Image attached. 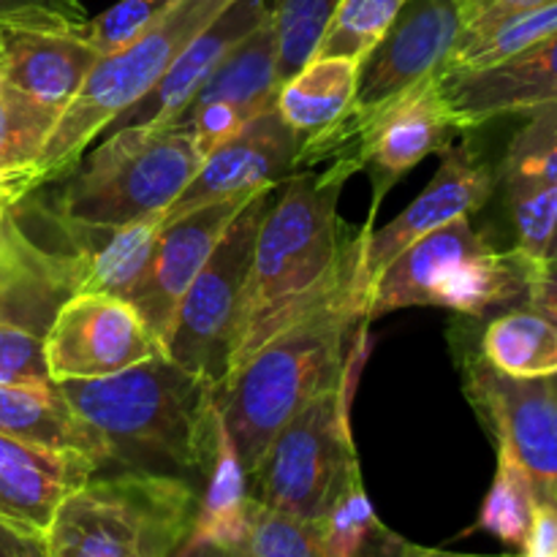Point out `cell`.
<instances>
[{"label": "cell", "instance_id": "cell-34", "mask_svg": "<svg viewBox=\"0 0 557 557\" xmlns=\"http://www.w3.org/2000/svg\"><path fill=\"white\" fill-rule=\"evenodd\" d=\"M500 180L557 185V101L528 112L500 163Z\"/></svg>", "mask_w": 557, "mask_h": 557}, {"label": "cell", "instance_id": "cell-43", "mask_svg": "<svg viewBox=\"0 0 557 557\" xmlns=\"http://www.w3.org/2000/svg\"><path fill=\"white\" fill-rule=\"evenodd\" d=\"M0 557H49L47 536L22 531L14 522L0 517Z\"/></svg>", "mask_w": 557, "mask_h": 557}, {"label": "cell", "instance_id": "cell-24", "mask_svg": "<svg viewBox=\"0 0 557 557\" xmlns=\"http://www.w3.org/2000/svg\"><path fill=\"white\" fill-rule=\"evenodd\" d=\"M0 433L27 444L74 449L103 466L109 446L60 395L58 384H0Z\"/></svg>", "mask_w": 557, "mask_h": 557}, {"label": "cell", "instance_id": "cell-4", "mask_svg": "<svg viewBox=\"0 0 557 557\" xmlns=\"http://www.w3.org/2000/svg\"><path fill=\"white\" fill-rule=\"evenodd\" d=\"M199 493L156 471L92 476L63 500L47 531L49 557H174L194 528Z\"/></svg>", "mask_w": 557, "mask_h": 557}, {"label": "cell", "instance_id": "cell-40", "mask_svg": "<svg viewBox=\"0 0 557 557\" xmlns=\"http://www.w3.org/2000/svg\"><path fill=\"white\" fill-rule=\"evenodd\" d=\"M90 20L82 0H0V22L52 25L82 30Z\"/></svg>", "mask_w": 557, "mask_h": 557}, {"label": "cell", "instance_id": "cell-5", "mask_svg": "<svg viewBox=\"0 0 557 557\" xmlns=\"http://www.w3.org/2000/svg\"><path fill=\"white\" fill-rule=\"evenodd\" d=\"M188 125H136L103 134L74 166L54 212L96 226H125L166 212L201 163Z\"/></svg>", "mask_w": 557, "mask_h": 557}, {"label": "cell", "instance_id": "cell-8", "mask_svg": "<svg viewBox=\"0 0 557 557\" xmlns=\"http://www.w3.org/2000/svg\"><path fill=\"white\" fill-rule=\"evenodd\" d=\"M277 188H264L239 210L180 302L166 357L180 368L221 386L228 375L234 315L253 259L256 237Z\"/></svg>", "mask_w": 557, "mask_h": 557}, {"label": "cell", "instance_id": "cell-14", "mask_svg": "<svg viewBox=\"0 0 557 557\" xmlns=\"http://www.w3.org/2000/svg\"><path fill=\"white\" fill-rule=\"evenodd\" d=\"M299 172V141L275 107L256 114L232 139L201 158L199 169L166 210L180 218L215 201L275 188Z\"/></svg>", "mask_w": 557, "mask_h": 557}, {"label": "cell", "instance_id": "cell-48", "mask_svg": "<svg viewBox=\"0 0 557 557\" xmlns=\"http://www.w3.org/2000/svg\"><path fill=\"white\" fill-rule=\"evenodd\" d=\"M544 261H557V221H555L553 239H549V245H547V253H544Z\"/></svg>", "mask_w": 557, "mask_h": 557}, {"label": "cell", "instance_id": "cell-49", "mask_svg": "<svg viewBox=\"0 0 557 557\" xmlns=\"http://www.w3.org/2000/svg\"><path fill=\"white\" fill-rule=\"evenodd\" d=\"M549 381H553V386H555V392H557V375H553V379H549Z\"/></svg>", "mask_w": 557, "mask_h": 557}, {"label": "cell", "instance_id": "cell-15", "mask_svg": "<svg viewBox=\"0 0 557 557\" xmlns=\"http://www.w3.org/2000/svg\"><path fill=\"white\" fill-rule=\"evenodd\" d=\"M256 194L215 201V205L199 207V210L169 218L163 223L150 267H147L136 294L131 297V302L139 308L152 332L161 337L163 348H166L169 332H172L174 315H177L185 292L199 275L205 261L210 259L215 245L221 243L226 228L232 226L234 218L239 215V210Z\"/></svg>", "mask_w": 557, "mask_h": 557}, {"label": "cell", "instance_id": "cell-39", "mask_svg": "<svg viewBox=\"0 0 557 557\" xmlns=\"http://www.w3.org/2000/svg\"><path fill=\"white\" fill-rule=\"evenodd\" d=\"M177 123L188 125L196 145H199L201 156H207V152L215 150L218 145L232 139V136L248 123V117L226 101H207L190 107L188 112L183 114V120H177Z\"/></svg>", "mask_w": 557, "mask_h": 557}, {"label": "cell", "instance_id": "cell-22", "mask_svg": "<svg viewBox=\"0 0 557 557\" xmlns=\"http://www.w3.org/2000/svg\"><path fill=\"white\" fill-rule=\"evenodd\" d=\"M484 248H490V243L471 226L468 215L424 234L389 261L364 292V319L373 321L403 308H435L441 288L457 267Z\"/></svg>", "mask_w": 557, "mask_h": 557}, {"label": "cell", "instance_id": "cell-44", "mask_svg": "<svg viewBox=\"0 0 557 557\" xmlns=\"http://www.w3.org/2000/svg\"><path fill=\"white\" fill-rule=\"evenodd\" d=\"M30 190H36L33 172H0V226H3L11 207H16L22 199H27Z\"/></svg>", "mask_w": 557, "mask_h": 557}, {"label": "cell", "instance_id": "cell-28", "mask_svg": "<svg viewBox=\"0 0 557 557\" xmlns=\"http://www.w3.org/2000/svg\"><path fill=\"white\" fill-rule=\"evenodd\" d=\"M479 354L511 379H553L557 330L533 308H511L490 321Z\"/></svg>", "mask_w": 557, "mask_h": 557}, {"label": "cell", "instance_id": "cell-16", "mask_svg": "<svg viewBox=\"0 0 557 557\" xmlns=\"http://www.w3.org/2000/svg\"><path fill=\"white\" fill-rule=\"evenodd\" d=\"M41 212L63 239V248L47 250L69 261L74 294H112L123 299H131L139 288L156 253L158 234L166 223V212L139 218L125 226H96L69 221L54 210Z\"/></svg>", "mask_w": 557, "mask_h": 557}, {"label": "cell", "instance_id": "cell-12", "mask_svg": "<svg viewBox=\"0 0 557 557\" xmlns=\"http://www.w3.org/2000/svg\"><path fill=\"white\" fill-rule=\"evenodd\" d=\"M462 30V0H408L359 60L354 109L379 107L446 69Z\"/></svg>", "mask_w": 557, "mask_h": 557}, {"label": "cell", "instance_id": "cell-42", "mask_svg": "<svg viewBox=\"0 0 557 557\" xmlns=\"http://www.w3.org/2000/svg\"><path fill=\"white\" fill-rule=\"evenodd\" d=\"M522 557H557V506L539 500L531 531L522 544Z\"/></svg>", "mask_w": 557, "mask_h": 557}, {"label": "cell", "instance_id": "cell-1", "mask_svg": "<svg viewBox=\"0 0 557 557\" xmlns=\"http://www.w3.org/2000/svg\"><path fill=\"white\" fill-rule=\"evenodd\" d=\"M357 172L337 156L324 174H292L261 221L253 259L234 315L228 375L277 330L335 292L359 264L362 234L343 239L337 201ZM226 375V379H228Z\"/></svg>", "mask_w": 557, "mask_h": 557}, {"label": "cell", "instance_id": "cell-9", "mask_svg": "<svg viewBox=\"0 0 557 557\" xmlns=\"http://www.w3.org/2000/svg\"><path fill=\"white\" fill-rule=\"evenodd\" d=\"M156 357H166L161 337L131 299L112 294H71L44 332L54 384L103 379Z\"/></svg>", "mask_w": 557, "mask_h": 557}, {"label": "cell", "instance_id": "cell-31", "mask_svg": "<svg viewBox=\"0 0 557 557\" xmlns=\"http://www.w3.org/2000/svg\"><path fill=\"white\" fill-rule=\"evenodd\" d=\"M58 117V109L5 82L0 87V172H33Z\"/></svg>", "mask_w": 557, "mask_h": 557}, {"label": "cell", "instance_id": "cell-38", "mask_svg": "<svg viewBox=\"0 0 557 557\" xmlns=\"http://www.w3.org/2000/svg\"><path fill=\"white\" fill-rule=\"evenodd\" d=\"M0 384H54L44 359V335L0 319Z\"/></svg>", "mask_w": 557, "mask_h": 557}, {"label": "cell", "instance_id": "cell-13", "mask_svg": "<svg viewBox=\"0 0 557 557\" xmlns=\"http://www.w3.org/2000/svg\"><path fill=\"white\" fill-rule=\"evenodd\" d=\"M490 196H493V174H490L487 163L473 152V147L468 141L446 147V156L433 183L395 221L386 223L384 228H373V215H370L357 264L359 302L364 299V292L373 286L375 277L386 270V264L395 261L408 245L446 226L455 218H466L482 210Z\"/></svg>", "mask_w": 557, "mask_h": 557}, {"label": "cell", "instance_id": "cell-35", "mask_svg": "<svg viewBox=\"0 0 557 557\" xmlns=\"http://www.w3.org/2000/svg\"><path fill=\"white\" fill-rule=\"evenodd\" d=\"M406 3L408 0H341L315 54L362 60Z\"/></svg>", "mask_w": 557, "mask_h": 557}, {"label": "cell", "instance_id": "cell-21", "mask_svg": "<svg viewBox=\"0 0 557 557\" xmlns=\"http://www.w3.org/2000/svg\"><path fill=\"white\" fill-rule=\"evenodd\" d=\"M101 54L79 30L0 22V71L25 96L63 112Z\"/></svg>", "mask_w": 557, "mask_h": 557}, {"label": "cell", "instance_id": "cell-26", "mask_svg": "<svg viewBox=\"0 0 557 557\" xmlns=\"http://www.w3.org/2000/svg\"><path fill=\"white\" fill-rule=\"evenodd\" d=\"M248 536V471L239 460L237 444L228 435L226 422L218 417L212 444L207 490L199 495L194 528L185 542L243 547Z\"/></svg>", "mask_w": 557, "mask_h": 557}, {"label": "cell", "instance_id": "cell-27", "mask_svg": "<svg viewBox=\"0 0 557 557\" xmlns=\"http://www.w3.org/2000/svg\"><path fill=\"white\" fill-rule=\"evenodd\" d=\"M557 30V0L506 14L462 22L451 58L444 71H479L498 65ZM441 71V74H444Z\"/></svg>", "mask_w": 557, "mask_h": 557}, {"label": "cell", "instance_id": "cell-19", "mask_svg": "<svg viewBox=\"0 0 557 557\" xmlns=\"http://www.w3.org/2000/svg\"><path fill=\"white\" fill-rule=\"evenodd\" d=\"M101 462L74 449L27 444L0 433V517L47 536L69 495L85 487Z\"/></svg>", "mask_w": 557, "mask_h": 557}, {"label": "cell", "instance_id": "cell-37", "mask_svg": "<svg viewBox=\"0 0 557 557\" xmlns=\"http://www.w3.org/2000/svg\"><path fill=\"white\" fill-rule=\"evenodd\" d=\"M174 3L177 0H117L103 14L87 20L79 33L101 58L114 54L147 33Z\"/></svg>", "mask_w": 557, "mask_h": 557}, {"label": "cell", "instance_id": "cell-2", "mask_svg": "<svg viewBox=\"0 0 557 557\" xmlns=\"http://www.w3.org/2000/svg\"><path fill=\"white\" fill-rule=\"evenodd\" d=\"M364 335L368 319L354 270L335 292L261 343L218 386V408L245 471L294 413L346 379L354 359L364 354Z\"/></svg>", "mask_w": 557, "mask_h": 557}, {"label": "cell", "instance_id": "cell-33", "mask_svg": "<svg viewBox=\"0 0 557 557\" xmlns=\"http://www.w3.org/2000/svg\"><path fill=\"white\" fill-rule=\"evenodd\" d=\"M248 557H330L324 525L259 504L248 495Z\"/></svg>", "mask_w": 557, "mask_h": 557}, {"label": "cell", "instance_id": "cell-47", "mask_svg": "<svg viewBox=\"0 0 557 557\" xmlns=\"http://www.w3.org/2000/svg\"><path fill=\"white\" fill-rule=\"evenodd\" d=\"M400 557H522V555H460V553H446V549L411 547V544H408L406 553H403Z\"/></svg>", "mask_w": 557, "mask_h": 557}, {"label": "cell", "instance_id": "cell-25", "mask_svg": "<svg viewBox=\"0 0 557 557\" xmlns=\"http://www.w3.org/2000/svg\"><path fill=\"white\" fill-rule=\"evenodd\" d=\"M281 85L275 27L267 16L256 30H250L243 41L228 49V54L218 63V69L212 71L190 107L207 101H226L237 107L245 117L253 120L256 114L275 107Z\"/></svg>", "mask_w": 557, "mask_h": 557}, {"label": "cell", "instance_id": "cell-7", "mask_svg": "<svg viewBox=\"0 0 557 557\" xmlns=\"http://www.w3.org/2000/svg\"><path fill=\"white\" fill-rule=\"evenodd\" d=\"M359 354L341 384L294 413L248 468V495L302 520L321 522L351 484L362 482L348 406L357 386Z\"/></svg>", "mask_w": 557, "mask_h": 557}, {"label": "cell", "instance_id": "cell-23", "mask_svg": "<svg viewBox=\"0 0 557 557\" xmlns=\"http://www.w3.org/2000/svg\"><path fill=\"white\" fill-rule=\"evenodd\" d=\"M71 294L69 261L27 237L11 207L0 226V319L44 335Z\"/></svg>", "mask_w": 557, "mask_h": 557}, {"label": "cell", "instance_id": "cell-36", "mask_svg": "<svg viewBox=\"0 0 557 557\" xmlns=\"http://www.w3.org/2000/svg\"><path fill=\"white\" fill-rule=\"evenodd\" d=\"M511 221L517 228V253L528 261H544L557 221V185L506 183Z\"/></svg>", "mask_w": 557, "mask_h": 557}, {"label": "cell", "instance_id": "cell-18", "mask_svg": "<svg viewBox=\"0 0 557 557\" xmlns=\"http://www.w3.org/2000/svg\"><path fill=\"white\" fill-rule=\"evenodd\" d=\"M441 90L462 131L557 101V30L498 65L444 71Z\"/></svg>", "mask_w": 557, "mask_h": 557}, {"label": "cell", "instance_id": "cell-32", "mask_svg": "<svg viewBox=\"0 0 557 557\" xmlns=\"http://www.w3.org/2000/svg\"><path fill=\"white\" fill-rule=\"evenodd\" d=\"M341 0H267L277 38L281 82L297 74L315 54Z\"/></svg>", "mask_w": 557, "mask_h": 557}, {"label": "cell", "instance_id": "cell-45", "mask_svg": "<svg viewBox=\"0 0 557 557\" xmlns=\"http://www.w3.org/2000/svg\"><path fill=\"white\" fill-rule=\"evenodd\" d=\"M542 3H549V0H462V22L490 14H506V11L533 9V5Z\"/></svg>", "mask_w": 557, "mask_h": 557}, {"label": "cell", "instance_id": "cell-11", "mask_svg": "<svg viewBox=\"0 0 557 557\" xmlns=\"http://www.w3.org/2000/svg\"><path fill=\"white\" fill-rule=\"evenodd\" d=\"M466 392L495 441L525 466L536 498L557 506V392L549 379H511L482 354L466 359Z\"/></svg>", "mask_w": 557, "mask_h": 557}, {"label": "cell", "instance_id": "cell-3", "mask_svg": "<svg viewBox=\"0 0 557 557\" xmlns=\"http://www.w3.org/2000/svg\"><path fill=\"white\" fill-rule=\"evenodd\" d=\"M58 389L107 441L112 460L172 462L185 471L210 468L221 417L218 386L169 357L103 379L60 381Z\"/></svg>", "mask_w": 557, "mask_h": 557}, {"label": "cell", "instance_id": "cell-10", "mask_svg": "<svg viewBox=\"0 0 557 557\" xmlns=\"http://www.w3.org/2000/svg\"><path fill=\"white\" fill-rule=\"evenodd\" d=\"M460 131L435 74L386 98L379 107L354 109L346 158L357 172L370 174L379 205L403 174L411 172L430 152L446 150Z\"/></svg>", "mask_w": 557, "mask_h": 557}, {"label": "cell", "instance_id": "cell-29", "mask_svg": "<svg viewBox=\"0 0 557 557\" xmlns=\"http://www.w3.org/2000/svg\"><path fill=\"white\" fill-rule=\"evenodd\" d=\"M495 444H498V468L473 531L490 533L509 547H522L539 504L536 490L515 451L504 441Z\"/></svg>", "mask_w": 557, "mask_h": 557}, {"label": "cell", "instance_id": "cell-17", "mask_svg": "<svg viewBox=\"0 0 557 557\" xmlns=\"http://www.w3.org/2000/svg\"><path fill=\"white\" fill-rule=\"evenodd\" d=\"M270 16L267 0H232L183 52L163 71L161 79L128 109L107 125L103 134L136 125H172L183 120L194 98L212 76L228 49L243 41L250 30Z\"/></svg>", "mask_w": 557, "mask_h": 557}, {"label": "cell", "instance_id": "cell-41", "mask_svg": "<svg viewBox=\"0 0 557 557\" xmlns=\"http://www.w3.org/2000/svg\"><path fill=\"white\" fill-rule=\"evenodd\" d=\"M528 308L542 313L557 330V261H531Z\"/></svg>", "mask_w": 557, "mask_h": 557}, {"label": "cell", "instance_id": "cell-30", "mask_svg": "<svg viewBox=\"0 0 557 557\" xmlns=\"http://www.w3.org/2000/svg\"><path fill=\"white\" fill-rule=\"evenodd\" d=\"M321 525H324L326 555L330 557H362L373 547H379L384 557H400L408 547L403 539H397L395 533L381 525L373 504L364 493V482L351 484L335 500Z\"/></svg>", "mask_w": 557, "mask_h": 557}, {"label": "cell", "instance_id": "cell-46", "mask_svg": "<svg viewBox=\"0 0 557 557\" xmlns=\"http://www.w3.org/2000/svg\"><path fill=\"white\" fill-rule=\"evenodd\" d=\"M174 557H248L243 547H218V544L185 542Z\"/></svg>", "mask_w": 557, "mask_h": 557}, {"label": "cell", "instance_id": "cell-20", "mask_svg": "<svg viewBox=\"0 0 557 557\" xmlns=\"http://www.w3.org/2000/svg\"><path fill=\"white\" fill-rule=\"evenodd\" d=\"M359 60L315 54L277 90L275 109L299 141V166L346 150V120L357 98Z\"/></svg>", "mask_w": 557, "mask_h": 557}, {"label": "cell", "instance_id": "cell-6", "mask_svg": "<svg viewBox=\"0 0 557 557\" xmlns=\"http://www.w3.org/2000/svg\"><path fill=\"white\" fill-rule=\"evenodd\" d=\"M232 0H177L161 20L134 44L114 54H103L79 92L60 112L41 156L33 163L36 188L69 177L82 152L107 131V125L145 96L177 60V54L221 14Z\"/></svg>", "mask_w": 557, "mask_h": 557}]
</instances>
